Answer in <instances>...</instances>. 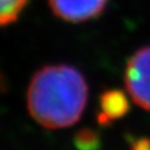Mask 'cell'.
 <instances>
[{"instance_id": "obj_1", "label": "cell", "mask_w": 150, "mask_h": 150, "mask_svg": "<svg viewBox=\"0 0 150 150\" xmlns=\"http://www.w3.org/2000/svg\"><path fill=\"white\" fill-rule=\"evenodd\" d=\"M89 98L85 76L69 64H49L31 76L26 109L31 119L48 130L67 129L83 116Z\"/></svg>"}, {"instance_id": "obj_2", "label": "cell", "mask_w": 150, "mask_h": 150, "mask_svg": "<svg viewBox=\"0 0 150 150\" xmlns=\"http://www.w3.org/2000/svg\"><path fill=\"white\" fill-rule=\"evenodd\" d=\"M126 94L135 105L150 111V45L134 51L124 69Z\"/></svg>"}, {"instance_id": "obj_3", "label": "cell", "mask_w": 150, "mask_h": 150, "mask_svg": "<svg viewBox=\"0 0 150 150\" xmlns=\"http://www.w3.org/2000/svg\"><path fill=\"white\" fill-rule=\"evenodd\" d=\"M50 10L63 21L79 24L99 18L109 0H48Z\"/></svg>"}, {"instance_id": "obj_4", "label": "cell", "mask_w": 150, "mask_h": 150, "mask_svg": "<svg viewBox=\"0 0 150 150\" xmlns=\"http://www.w3.org/2000/svg\"><path fill=\"white\" fill-rule=\"evenodd\" d=\"M129 95L118 89L106 90L101 94L99 101L98 120L103 125H109L115 120L121 119L129 111Z\"/></svg>"}, {"instance_id": "obj_5", "label": "cell", "mask_w": 150, "mask_h": 150, "mask_svg": "<svg viewBox=\"0 0 150 150\" xmlns=\"http://www.w3.org/2000/svg\"><path fill=\"white\" fill-rule=\"evenodd\" d=\"M28 3L29 0H0V28L15 21Z\"/></svg>"}, {"instance_id": "obj_6", "label": "cell", "mask_w": 150, "mask_h": 150, "mask_svg": "<svg viewBox=\"0 0 150 150\" xmlns=\"http://www.w3.org/2000/svg\"><path fill=\"white\" fill-rule=\"evenodd\" d=\"M79 149H85V150H91L94 148V145L98 144V140L95 138V135H93L91 133H81L79 134Z\"/></svg>"}, {"instance_id": "obj_7", "label": "cell", "mask_w": 150, "mask_h": 150, "mask_svg": "<svg viewBox=\"0 0 150 150\" xmlns=\"http://www.w3.org/2000/svg\"><path fill=\"white\" fill-rule=\"evenodd\" d=\"M130 150H150V140L149 139H142L135 142L131 145Z\"/></svg>"}, {"instance_id": "obj_8", "label": "cell", "mask_w": 150, "mask_h": 150, "mask_svg": "<svg viewBox=\"0 0 150 150\" xmlns=\"http://www.w3.org/2000/svg\"><path fill=\"white\" fill-rule=\"evenodd\" d=\"M8 89V83H6V78L3 74V71L0 70V93H4Z\"/></svg>"}]
</instances>
